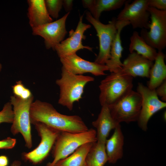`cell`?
Instances as JSON below:
<instances>
[{
  "instance_id": "obj_1",
  "label": "cell",
  "mask_w": 166,
  "mask_h": 166,
  "mask_svg": "<svg viewBox=\"0 0 166 166\" xmlns=\"http://www.w3.org/2000/svg\"><path fill=\"white\" fill-rule=\"evenodd\" d=\"M30 118L31 124L41 123L60 132L80 133L89 130L79 116L60 113L50 103L39 100L31 104Z\"/></svg>"
},
{
  "instance_id": "obj_2",
  "label": "cell",
  "mask_w": 166,
  "mask_h": 166,
  "mask_svg": "<svg viewBox=\"0 0 166 166\" xmlns=\"http://www.w3.org/2000/svg\"><path fill=\"white\" fill-rule=\"evenodd\" d=\"M94 80L92 77L75 74L62 67L61 77L56 81L60 89L58 103L72 110L74 103L82 98L85 86Z\"/></svg>"
},
{
  "instance_id": "obj_3",
  "label": "cell",
  "mask_w": 166,
  "mask_h": 166,
  "mask_svg": "<svg viewBox=\"0 0 166 166\" xmlns=\"http://www.w3.org/2000/svg\"><path fill=\"white\" fill-rule=\"evenodd\" d=\"M97 141L96 131L93 128L80 133L61 132L54 145L53 160L47 166H54L58 161L67 157L82 145Z\"/></svg>"
},
{
  "instance_id": "obj_4",
  "label": "cell",
  "mask_w": 166,
  "mask_h": 166,
  "mask_svg": "<svg viewBox=\"0 0 166 166\" xmlns=\"http://www.w3.org/2000/svg\"><path fill=\"white\" fill-rule=\"evenodd\" d=\"M133 77L120 72L112 73L99 86V100L101 106L111 105L132 90Z\"/></svg>"
},
{
  "instance_id": "obj_5",
  "label": "cell",
  "mask_w": 166,
  "mask_h": 166,
  "mask_svg": "<svg viewBox=\"0 0 166 166\" xmlns=\"http://www.w3.org/2000/svg\"><path fill=\"white\" fill-rule=\"evenodd\" d=\"M34 98L33 96L28 99L23 100L14 95L10 97V101L14 113L11 132L14 135L21 133L26 147L29 148L32 146L30 109Z\"/></svg>"
},
{
  "instance_id": "obj_6",
  "label": "cell",
  "mask_w": 166,
  "mask_h": 166,
  "mask_svg": "<svg viewBox=\"0 0 166 166\" xmlns=\"http://www.w3.org/2000/svg\"><path fill=\"white\" fill-rule=\"evenodd\" d=\"M141 104V95L132 90L118 101L108 106L112 117L117 122L128 123L137 121Z\"/></svg>"
},
{
  "instance_id": "obj_7",
  "label": "cell",
  "mask_w": 166,
  "mask_h": 166,
  "mask_svg": "<svg viewBox=\"0 0 166 166\" xmlns=\"http://www.w3.org/2000/svg\"><path fill=\"white\" fill-rule=\"evenodd\" d=\"M151 22L149 30L141 29L140 36L149 45L158 51L166 46V10L148 7Z\"/></svg>"
},
{
  "instance_id": "obj_8",
  "label": "cell",
  "mask_w": 166,
  "mask_h": 166,
  "mask_svg": "<svg viewBox=\"0 0 166 166\" xmlns=\"http://www.w3.org/2000/svg\"><path fill=\"white\" fill-rule=\"evenodd\" d=\"M86 15V19L96 30L99 41V52L94 62L105 65L110 57L112 44L117 31L116 18H113L105 24L95 19L89 11Z\"/></svg>"
},
{
  "instance_id": "obj_9",
  "label": "cell",
  "mask_w": 166,
  "mask_h": 166,
  "mask_svg": "<svg viewBox=\"0 0 166 166\" xmlns=\"http://www.w3.org/2000/svg\"><path fill=\"white\" fill-rule=\"evenodd\" d=\"M34 125L41 138V141L35 148L29 152L24 153L23 155L26 160L37 164L47 156L61 132L41 123Z\"/></svg>"
},
{
  "instance_id": "obj_10",
  "label": "cell",
  "mask_w": 166,
  "mask_h": 166,
  "mask_svg": "<svg viewBox=\"0 0 166 166\" xmlns=\"http://www.w3.org/2000/svg\"><path fill=\"white\" fill-rule=\"evenodd\" d=\"M137 92L142 97L141 109L137 121L139 127L146 131L150 118L156 112L165 108L166 103L159 99L155 89H151L142 83H138Z\"/></svg>"
},
{
  "instance_id": "obj_11",
  "label": "cell",
  "mask_w": 166,
  "mask_h": 166,
  "mask_svg": "<svg viewBox=\"0 0 166 166\" xmlns=\"http://www.w3.org/2000/svg\"><path fill=\"white\" fill-rule=\"evenodd\" d=\"M148 7V0H135L131 3L126 1L116 19L128 21L133 29L148 30L150 26Z\"/></svg>"
},
{
  "instance_id": "obj_12",
  "label": "cell",
  "mask_w": 166,
  "mask_h": 166,
  "mask_svg": "<svg viewBox=\"0 0 166 166\" xmlns=\"http://www.w3.org/2000/svg\"><path fill=\"white\" fill-rule=\"evenodd\" d=\"M70 12L54 22L45 24L32 29V34L44 39L45 47L54 50L56 45L63 41L67 33L65 22Z\"/></svg>"
},
{
  "instance_id": "obj_13",
  "label": "cell",
  "mask_w": 166,
  "mask_h": 166,
  "mask_svg": "<svg viewBox=\"0 0 166 166\" xmlns=\"http://www.w3.org/2000/svg\"><path fill=\"white\" fill-rule=\"evenodd\" d=\"M83 15L80 16L76 29L71 30L69 37L62 41L55 46V50L59 58L76 53L80 49H85L92 51L93 48L88 46H84L82 44V39H85V32L91 26L83 22Z\"/></svg>"
},
{
  "instance_id": "obj_14",
  "label": "cell",
  "mask_w": 166,
  "mask_h": 166,
  "mask_svg": "<svg viewBox=\"0 0 166 166\" xmlns=\"http://www.w3.org/2000/svg\"><path fill=\"white\" fill-rule=\"evenodd\" d=\"M62 67L75 74L82 75L89 73L96 76L105 75V71H108L105 65L84 60L76 53L60 58Z\"/></svg>"
},
{
  "instance_id": "obj_15",
  "label": "cell",
  "mask_w": 166,
  "mask_h": 166,
  "mask_svg": "<svg viewBox=\"0 0 166 166\" xmlns=\"http://www.w3.org/2000/svg\"><path fill=\"white\" fill-rule=\"evenodd\" d=\"M119 72L132 77H136L149 78L150 70L153 62L135 51L130 53L124 59Z\"/></svg>"
},
{
  "instance_id": "obj_16",
  "label": "cell",
  "mask_w": 166,
  "mask_h": 166,
  "mask_svg": "<svg viewBox=\"0 0 166 166\" xmlns=\"http://www.w3.org/2000/svg\"><path fill=\"white\" fill-rule=\"evenodd\" d=\"M129 24L128 21L117 20V31L112 44L110 57L105 64L108 71L111 73L118 72L122 69L123 64L121 58L123 48L121 44V34L123 29Z\"/></svg>"
},
{
  "instance_id": "obj_17",
  "label": "cell",
  "mask_w": 166,
  "mask_h": 166,
  "mask_svg": "<svg viewBox=\"0 0 166 166\" xmlns=\"http://www.w3.org/2000/svg\"><path fill=\"white\" fill-rule=\"evenodd\" d=\"M97 129V138L98 142L105 144L110 132L120 124L112 117L108 106H102L97 119L92 123Z\"/></svg>"
},
{
  "instance_id": "obj_18",
  "label": "cell",
  "mask_w": 166,
  "mask_h": 166,
  "mask_svg": "<svg viewBox=\"0 0 166 166\" xmlns=\"http://www.w3.org/2000/svg\"><path fill=\"white\" fill-rule=\"evenodd\" d=\"M27 15L32 29L52 22L51 17L46 10L44 0H28Z\"/></svg>"
},
{
  "instance_id": "obj_19",
  "label": "cell",
  "mask_w": 166,
  "mask_h": 166,
  "mask_svg": "<svg viewBox=\"0 0 166 166\" xmlns=\"http://www.w3.org/2000/svg\"><path fill=\"white\" fill-rule=\"evenodd\" d=\"M124 136L119 124L114 129L113 133L105 143L108 162L115 164L123 157Z\"/></svg>"
},
{
  "instance_id": "obj_20",
  "label": "cell",
  "mask_w": 166,
  "mask_h": 166,
  "mask_svg": "<svg viewBox=\"0 0 166 166\" xmlns=\"http://www.w3.org/2000/svg\"><path fill=\"white\" fill-rule=\"evenodd\" d=\"M125 0H83V6L88 9L92 16L99 20L102 12L114 10L121 8Z\"/></svg>"
},
{
  "instance_id": "obj_21",
  "label": "cell",
  "mask_w": 166,
  "mask_h": 166,
  "mask_svg": "<svg viewBox=\"0 0 166 166\" xmlns=\"http://www.w3.org/2000/svg\"><path fill=\"white\" fill-rule=\"evenodd\" d=\"M165 56L162 51H158L155 62L149 73V80L147 87L155 90L166 80V65L165 62Z\"/></svg>"
},
{
  "instance_id": "obj_22",
  "label": "cell",
  "mask_w": 166,
  "mask_h": 166,
  "mask_svg": "<svg viewBox=\"0 0 166 166\" xmlns=\"http://www.w3.org/2000/svg\"><path fill=\"white\" fill-rule=\"evenodd\" d=\"M130 39L129 51L130 53L135 51L148 59L154 61L157 54L156 50L148 45L137 32L134 31Z\"/></svg>"
},
{
  "instance_id": "obj_23",
  "label": "cell",
  "mask_w": 166,
  "mask_h": 166,
  "mask_svg": "<svg viewBox=\"0 0 166 166\" xmlns=\"http://www.w3.org/2000/svg\"><path fill=\"white\" fill-rule=\"evenodd\" d=\"M93 143L82 145L70 155L58 161L54 166H86V157Z\"/></svg>"
},
{
  "instance_id": "obj_24",
  "label": "cell",
  "mask_w": 166,
  "mask_h": 166,
  "mask_svg": "<svg viewBox=\"0 0 166 166\" xmlns=\"http://www.w3.org/2000/svg\"><path fill=\"white\" fill-rule=\"evenodd\" d=\"M86 166H104L108 162L105 144L94 143L86 157Z\"/></svg>"
},
{
  "instance_id": "obj_25",
  "label": "cell",
  "mask_w": 166,
  "mask_h": 166,
  "mask_svg": "<svg viewBox=\"0 0 166 166\" xmlns=\"http://www.w3.org/2000/svg\"><path fill=\"white\" fill-rule=\"evenodd\" d=\"M45 2L49 15L54 18H57L63 6V0H45Z\"/></svg>"
},
{
  "instance_id": "obj_26",
  "label": "cell",
  "mask_w": 166,
  "mask_h": 166,
  "mask_svg": "<svg viewBox=\"0 0 166 166\" xmlns=\"http://www.w3.org/2000/svg\"><path fill=\"white\" fill-rule=\"evenodd\" d=\"M14 95L23 100H27L33 95L28 89L25 87L21 81H17L12 86Z\"/></svg>"
},
{
  "instance_id": "obj_27",
  "label": "cell",
  "mask_w": 166,
  "mask_h": 166,
  "mask_svg": "<svg viewBox=\"0 0 166 166\" xmlns=\"http://www.w3.org/2000/svg\"><path fill=\"white\" fill-rule=\"evenodd\" d=\"M14 119L12 106L10 102L6 103L0 111V124L3 123H12Z\"/></svg>"
},
{
  "instance_id": "obj_28",
  "label": "cell",
  "mask_w": 166,
  "mask_h": 166,
  "mask_svg": "<svg viewBox=\"0 0 166 166\" xmlns=\"http://www.w3.org/2000/svg\"><path fill=\"white\" fill-rule=\"evenodd\" d=\"M149 7L160 10H166V0H148Z\"/></svg>"
},
{
  "instance_id": "obj_29",
  "label": "cell",
  "mask_w": 166,
  "mask_h": 166,
  "mask_svg": "<svg viewBox=\"0 0 166 166\" xmlns=\"http://www.w3.org/2000/svg\"><path fill=\"white\" fill-rule=\"evenodd\" d=\"M16 143L15 139L8 137L0 140V149H8L13 148Z\"/></svg>"
},
{
  "instance_id": "obj_30",
  "label": "cell",
  "mask_w": 166,
  "mask_h": 166,
  "mask_svg": "<svg viewBox=\"0 0 166 166\" xmlns=\"http://www.w3.org/2000/svg\"><path fill=\"white\" fill-rule=\"evenodd\" d=\"M157 95L161 97V101H166V80L155 89Z\"/></svg>"
},
{
  "instance_id": "obj_31",
  "label": "cell",
  "mask_w": 166,
  "mask_h": 166,
  "mask_svg": "<svg viewBox=\"0 0 166 166\" xmlns=\"http://www.w3.org/2000/svg\"><path fill=\"white\" fill-rule=\"evenodd\" d=\"M73 2L72 0H63V6L66 11L70 12L72 9Z\"/></svg>"
},
{
  "instance_id": "obj_32",
  "label": "cell",
  "mask_w": 166,
  "mask_h": 166,
  "mask_svg": "<svg viewBox=\"0 0 166 166\" xmlns=\"http://www.w3.org/2000/svg\"><path fill=\"white\" fill-rule=\"evenodd\" d=\"M8 164L7 157L4 155L0 156V166H7Z\"/></svg>"
},
{
  "instance_id": "obj_33",
  "label": "cell",
  "mask_w": 166,
  "mask_h": 166,
  "mask_svg": "<svg viewBox=\"0 0 166 166\" xmlns=\"http://www.w3.org/2000/svg\"><path fill=\"white\" fill-rule=\"evenodd\" d=\"M21 162L18 160H15L13 161L10 166H21Z\"/></svg>"
},
{
  "instance_id": "obj_34",
  "label": "cell",
  "mask_w": 166,
  "mask_h": 166,
  "mask_svg": "<svg viewBox=\"0 0 166 166\" xmlns=\"http://www.w3.org/2000/svg\"><path fill=\"white\" fill-rule=\"evenodd\" d=\"M2 68V64L0 63V72L1 71Z\"/></svg>"
}]
</instances>
